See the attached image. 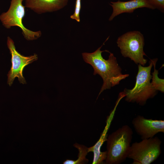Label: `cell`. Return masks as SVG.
Segmentation results:
<instances>
[{"label": "cell", "mask_w": 164, "mask_h": 164, "mask_svg": "<svg viewBox=\"0 0 164 164\" xmlns=\"http://www.w3.org/2000/svg\"><path fill=\"white\" fill-rule=\"evenodd\" d=\"M117 43L124 57H128L135 63L144 66L147 60L143 47L144 39L143 35L138 31L126 32L117 39Z\"/></svg>", "instance_id": "cell-4"}, {"label": "cell", "mask_w": 164, "mask_h": 164, "mask_svg": "<svg viewBox=\"0 0 164 164\" xmlns=\"http://www.w3.org/2000/svg\"><path fill=\"white\" fill-rule=\"evenodd\" d=\"M108 130L107 127H106L99 140L93 146L88 148V152H92L94 153V158L93 164H102L105 160L107 156V151L104 152L101 151V146L103 143L107 139V135L106 134Z\"/></svg>", "instance_id": "cell-11"}, {"label": "cell", "mask_w": 164, "mask_h": 164, "mask_svg": "<svg viewBox=\"0 0 164 164\" xmlns=\"http://www.w3.org/2000/svg\"><path fill=\"white\" fill-rule=\"evenodd\" d=\"M137 133L142 139L153 137L160 132H164V121L162 120L147 119L138 115L132 121Z\"/></svg>", "instance_id": "cell-8"}, {"label": "cell", "mask_w": 164, "mask_h": 164, "mask_svg": "<svg viewBox=\"0 0 164 164\" xmlns=\"http://www.w3.org/2000/svg\"><path fill=\"white\" fill-rule=\"evenodd\" d=\"M104 43L93 53H82L84 61L93 67V74L99 75L103 80L99 95L104 90L118 84L121 80L129 76L122 73L121 69L113 53L106 50H101Z\"/></svg>", "instance_id": "cell-1"}, {"label": "cell", "mask_w": 164, "mask_h": 164, "mask_svg": "<svg viewBox=\"0 0 164 164\" xmlns=\"http://www.w3.org/2000/svg\"><path fill=\"white\" fill-rule=\"evenodd\" d=\"M133 134L131 128L125 125L107 136L106 164H120L128 158Z\"/></svg>", "instance_id": "cell-2"}, {"label": "cell", "mask_w": 164, "mask_h": 164, "mask_svg": "<svg viewBox=\"0 0 164 164\" xmlns=\"http://www.w3.org/2000/svg\"><path fill=\"white\" fill-rule=\"evenodd\" d=\"M161 143L157 137L133 143L131 145L128 158L133 160V164H150L161 154Z\"/></svg>", "instance_id": "cell-5"}, {"label": "cell", "mask_w": 164, "mask_h": 164, "mask_svg": "<svg viewBox=\"0 0 164 164\" xmlns=\"http://www.w3.org/2000/svg\"><path fill=\"white\" fill-rule=\"evenodd\" d=\"M81 8V0H76L74 12L70 16L71 19H74L78 22L80 21V14Z\"/></svg>", "instance_id": "cell-14"}, {"label": "cell", "mask_w": 164, "mask_h": 164, "mask_svg": "<svg viewBox=\"0 0 164 164\" xmlns=\"http://www.w3.org/2000/svg\"><path fill=\"white\" fill-rule=\"evenodd\" d=\"M23 0H11L8 10L0 15V20L3 26L7 29L14 26L19 27L27 40H36L41 37V32L30 30L24 26L22 22L25 15V6L22 4Z\"/></svg>", "instance_id": "cell-6"}, {"label": "cell", "mask_w": 164, "mask_h": 164, "mask_svg": "<svg viewBox=\"0 0 164 164\" xmlns=\"http://www.w3.org/2000/svg\"><path fill=\"white\" fill-rule=\"evenodd\" d=\"M119 1L120 0H118Z\"/></svg>", "instance_id": "cell-16"}, {"label": "cell", "mask_w": 164, "mask_h": 164, "mask_svg": "<svg viewBox=\"0 0 164 164\" xmlns=\"http://www.w3.org/2000/svg\"><path fill=\"white\" fill-rule=\"evenodd\" d=\"M73 146L78 150V158L77 160L67 159L63 162L64 164H82L87 163L88 160L86 158L87 155L88 148L86 146L78 143H75Z\"/></svg>", "instance_id": "cell-12"}, {"label": "cell", "mask_w": 164, "mask_h": 164, "mask_svg": "<svg viewBox=\"0 0 164 164\" xmlns=\"http://www.w3.org/2000/svg\"><path fill=\"white\" fill-rule=\"evenodd\" d=\"M25 7L37 14L56 11L63 9L69 0H25Z\"/></svg>", "instance_id": "cell-9"}, {"label": "cell", "mask_w": 164, "mask_h": 164, "mask_svg": "<svg viewBox=\"0 0 164 164\" xmlns=\"http://www.w3.org/2000/svg\"><path fill=\"white\" fill-rule=\"evenodd\" d=\"M110 5L113 9L112 13L109 19L110 21L121 14L132 13L138 8L145 7L152 9H155L146 0H131L126 2L118 1L116 2H111Z\"/></svg>", "instance_id": "cell-10"}, {"label": "cell", "mask_w": 164, "mask_h": 164, "mask_svg": "<svg viewBox=\"0 0 164 164\" xmlns=\"http://www.w3.org/2000/svg\"><path fill=\"white\" fill-rule=\"evenodd\" d=\"M7 43L11 55L12 64L7 74V83L11 86L15 78L17 77L20 83L26 84V80L23 75L24 69L26 66L37 60L38 56L36 54L27 56L22 55L16 50L13 41L9 36L7 38Z\"/></svg>", "instance_id": "cell-7"}, {"label": "cell", "mask_w": 164, "mask_h": 164, "mask_svg": "<svg viewBox=\"0 0 164 164\" xmlns=\"http://www.w3.org/2000/svg\"><path fill=\"white\" fill-rule=\"evenodd\" d=\"M155 9H157L160 11H164V0H146Z\"/></svg>", "instance_id": "cell-15"}, {"label": "cell", "mask_w": 164, "mask_h": 164, "mask_svg": "<svg viewBox=\"0 0 164 164\" xmlns=\"http://www.w3.org/2000/svg\"><path fill=\"white\" fill-rule=\"evenodd\" d=\"M157 59L152 60L153 65L154 67V71L152 73V84L156 91H159L163 93L164 91V80L159 78L158 76V70L155 69V65Z\"/></svg>", "instance_id": "cell-13"}, {"label": "cell", "mask_w": 164, "mask_h": 164, "mask_svg": "<svg viewBox=\"0 0 164 164\" xmlns=\"http://www.w3.org/2000/svg\"><path fill=\"white\" fill-rule=\"evenodd\" d=\"M152 66V60H150L149 65L147 67L138 65V71L134 87L131 89H125L123 91L126 101L129 102H136L143 105L148 99L153 97L156 95L157 91L154 89L150 81L152 77L151 71Z\"/></svg>", "instance_id": "cell-3"}, {"label": "cell", "mask_w": 164, "mask_h": 164, "mask_svg": "<svg viewBox=\"0 0 164 164\" xmlns=\"http://www.w3.org/2000/svg\"></svg>", "instance_id": "cell-17"}]
</instances>
